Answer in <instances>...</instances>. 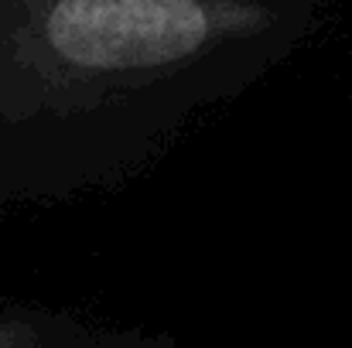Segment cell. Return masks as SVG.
<instances>
[{
  "label": "cell",
  "mask_w": 352,
  "mask_h": 348,
  "mask_svg": "<svg viewBox=\"0 0 352 348\" xmlns=\"http://www.w3.org/2000/svg\"><path fill=\"white\" fill-rule=\"evenodd\" d=\"M103 342L107 338L79 335L76 328L45 318H28V314L0 318V348H96Z\"/></svg>",
  "instance_id": "7a4b0ae2"
},
{
  "label": "cell",
  "mask_w": 352,
  "mask_h": 348,
  "mask_svg": "<svg viewBox=\"0 0 352 348\" xmlns=\"http://www.w3.org/2000/svg\"><path fill=\"white\" fill-rule=\"evenodd\" d=\"M96 348H168L164 342H137V338H107Z\"/></svg>",
  "instance_id": "3957f363"
},
{
  "label": "cell",
  "mask_w": 352,
  "mask_h": 348,
  "mask_svg": "<svg viewBox=\"0 0 352 348\" xmlns=\"http://www.w3.org/2000/svg\"><path fill=\"white\" fill-rule=\"evenodd\" d=\"M253 7L209 0H52L38 34L48 51L79 72H140L164 69L256 31Z\"/></svg>",
  "instance_id": "6da1fadb"
}]
</instances>
